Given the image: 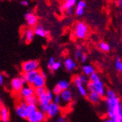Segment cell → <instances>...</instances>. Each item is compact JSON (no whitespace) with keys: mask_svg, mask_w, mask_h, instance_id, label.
I'll return each mask as SVG.
<instances>
[{"mask_svg":"<svg viewBox=\"0 0 122 122\" xmlns=\"http://www.w3.org/2000/svg\"><path fill=\"white\" fill-rule=\"evenodd\" d=\"M107 116L113 122H122V102L113 89H107L105 94Z\"/></svg>","mask_w":122,"mask_h":122,"instance_id":"obj_1","label":"cell"},{"mask_svg":"<svg viewBox=\"0 0 122 122\" xmlns=\"http://www.w3.org/2000/svg\"><path fill=\"white\" fill-rule=\"evenodd\" d=\"M88 32V27L83 21H78L75 24L73 30L74 36L77 39H84L86 37Z\"/></svg>","mask_w":122,"mask_h":122,"instance_id":"obj_2","label":"cell"},{"mask_svg":"<svg viewBox=\"0 0 122 122\" xmlns=\"http://www.w3.org/2000/svg\"><path fill=\"white\" fill-rule=\"evenodd\" d=\"M40 63L37 60H29L26 61H24L21 64V70L24 73L37 70L39 69Z\"/></svg>","mask_w":122,"mask_h":122,"instance_id":"obj_3","label":"cell"},{"mask_svg":"<svg viewBox=\"0 0 122 122\" xmlns=\"http://www.w3.org/2000/svg\"><path fill=\"white\" fill-rule=\"evenodd\" d=\"M46 118V114L37 110V111L28 116L27 120L29 122H42Z\"/></svg>","mask_w":122,"mask_h":122,"instance_id":"obj_4","label":"cell"},{"mask_svg":"<svg viewBox=\"0 0 122 122\" xmlns=\"http://www.w3.org/2000/svg\"><path fill=\"white\" fill-rule=\"evenodd\" d=\"M51 102H50L48 99L46 94L39 97H38V105H39L40 110H41L42 112L46 114V113L48 111V106Z\"/></svg>","mask_w":122,"mask_h":122,"instance_id":"obj_5","label":"cell"},{"mask_svg":"<svg viewBox=\"0 0 122 122\" xmlns=\"http://www.w3.org/2000/svg\"><path fill=\"white\" fill-rule=\"evenodd\" d=\"M26 107H27V104L25 102H22L16 106L15 113L20 118H27L28 113L26 110Z\"/></svg>","mask_w":122,"mask_h":122,"instance_id":"obj_6","label":"cell"},{"mask_svg":"<svg viewBox=\"0 0 122 122\" xmlns=\"http://www.w3.org/2000/svg\"><path fill=\"white\" fill-rule=\"evenodd\" d=\"M60 112V106L53 102H51L48 106V111L46 113V116L48 118H53L56 116Z\"/></svg>","mask_w":122,"mask_h":122,"instance_id":"obj_7","label":"cell"},{"mask_svg":"<svg viewBox=\"0 0 122 122\" xmlns=\"http://www.w3.org/2000/svg\"><path fill=\"white\" fill-rule=\"evenodd\" d=\"M20 94L24 99L30 96L35 95V88H34L31 85H29V84L25 85L23 86V88H22L21 90L20 91Z\"/></svg>","mask_w":122,"mask_h":122,"instance_id":"obj_8","label":"cell"},{"mask_svg":"<svg viewBox=\"0 0 122 122\" xmlns=\"http://www.w3.org/2000/svg\"><path fill=\"white\" fill-rule=\"evenodd\" d=\"M93 83V92H96L99 95H100L102 97H105V85L104 83L99 81L96 83Z\"/></svg>","mask_w":122,"mask_h":122,"instance_id":"obj_9","label":"cell"},{"mask_svg":"<svg viewBox=\"0 0 122 122\" xmlns=\"http://www.w3.org/2000/svg\"><path fill=\"white\" fill-rule=\"evenodd\" d=\"M24 18L26 21L27 22V24L31 26V27H34L37 26V17L31 12L26 13L24 15Z\"/></svg>","mask_w":122,"mask_h":122,"instance_id":"obj_10","label":"cell"},{"mask_svg":"<svg viewBox=\"0 0 122 122\" xmlns=\"http://www.w3.org/2000/svg\"><path fill=\"white\" fill-rule=\"evenodd\" d=\"M86 97L88 99V100L93 105L99 104L102 99V97L96 92H89Z\"/></svg>","mask_w":122,"mask_h":122,"instance_id":"obj_11","label":"cell"},{"mask_svg":"<svg viewBox=\"0 0 122 122\" xmlns=\"http://www.w3.org/2000/svg\"><path fill=\"white\" fill-rule=\"evenodd\" d=\"M86 7V2L83 0H79L76 3L75 13L77 16H82L84 14L85 8Z\"/></svg>","mask_w":122,"mask_h":122,"instance_id":"obj_12","label":"cell"},{"mask_svg":"<svg viewBox=\"0 0 122 122\" xmlns=\"http://www.w3.org/2000/svg\"><path fill=\"white\" fill-rule=\"evenodd\" d=\"M24 84L22 83L21 81L20 80L19 77H16L12 79L11 81V87H12V89L15 92H20L21 90V88H23Z\"/></svg>","mask_w":122,"mask_h":122,"instance_id":"obj_13","label":"cell"},{"mask_svg":"<svg viewBox=\"0 0 122 122\" xmlns=\"http://www.w3.org/2000/svg\"><path fill=\"white\" fill-rule=\"evenodd\" d=\"M60 97L61 99V102L65 103H70L72 100V93L69 89L62 91L60 94Z\"/></svg>","mask_w":122,"mask_h":122,"instance_id":"obj_14","label":"cell"},{"mask_svg":"<svg viewBox=\"0 0 122 122\" xmlns=\"http://www.w3.org/2000/svg\"><path fill=\"white\" fill-rule=\"evenodd\" d=\"M40 70H34V71H30L28 72L24 73L25 77L27 81V83L29 85H32L33 82H34L35 79L36 78V77L40 74Z\"/></svg>","mask_w":122,"mask_h":122,"instance_id":"obj_15","label":"cell"},{"mask_svg":"<svg viewBox=\"0 0 122 122\" xmlns=\"http://www.w3.org/2000/svg\"><path fill=\"white\" fill-rule=\"evenodd\" d=\"M34 88H39V87H45L46 86V78L43 77L41 75H40V74L36 77V78L35 79L34 82H33L32 85H31Z\"/></svg>","mask_w":122,"mask_h":122,"instance_id":"obj_16","label":"cell"},{"mask_svg":"<svg viewBox=\"0 0 122 122\" xmlns=\"http://www.w3.org/2000/svg\"><path fill=\"white\" fill-rule=\"evenodd\" d=\"M64 66L66 70L68 72H72L74 70H75L77 68V64L76 62L72 60L71 58H67L64 60Z\"/></svg>","mask_w":122,"mask_h":122,"instance_id":"obj_17","label":"cell"},{"mask_svg":"<svg viewBox=\"0 0 122 122\" xmlns=\"http://www.w3.org/2000/svg\"><path fill=\"white\" fill-rule=\"evenodd\" d=\"M35 35L41 37H46L48 35V31L46 30V29L42 25H37L34 29Z\"/></svg>","mask_w":122,"mask_h":122,"instance_id":"obj_18","label":"cell"},{"mask_svg":"<svg viewBox=\"0 0 122 122\" xmlns=\"http://www.w3.org/2000/svg\"><path fill=\"white\" fill-rule=\"evenodd\" d=\"M0 118H1L2 122H8L9 121L8 110L3 105L0 106Z\"/></svg>","mask_w":122,"mask_h":122,"instance_id":"obj_19","label":"cell"},{"mask_svg":"<svg viewBox=\"0 0 122 122\" xmlns=\"http://www.w3.org/2000/svg\"><path fill=\"white\" fill-rule=\"evenodd\" d=\"M82 72L83 75L88 77L92 73L95 72V69L91 64H85L82 66Z\"/></svg>","mask_w":122,"mask_h":122,"instance_id":"obj_20","label":"cell"},{"mask_svg":"<svg viewBox=\"0 0 122 122\" xmlns=\"http://www.w3.org/2000/svg\"><path fill=\"white\" fill-rule=\"evenodd\" d=\"M25 35V38H26V42L27 43H30L31 42V41L33 40L35 37V31L31 28H29L26 29L24 33Z\"/></svg>","mask_w":122,"mask_h":122,"instance_id":"obj_21","label":"cell"},{"mask_svg":"<svg viewBox=\"0 0 122 122\" xmlns=\"http://www.w3.org/2000/svg\"><path fill=\"white\" fill-rule=\"evenodd\" d=\"M24 102L27 105H37L38 104V97L36 95L30 96L24 99Z\"/></svg>","mask_w":122,"mask_h":122,"instance_id":"obj_22","label":"cell"},{"mask_svg":"<svg viewBox=\"0 0 122 122\" xmlns=\"http://www.w3.org/2000/svg\"><path fill=\"white\" fill-rule=\"evenodd\" d=\"M76 87L77 88V91H78L79 94L83 97H86L87 95H88V92H87V89L85 88L84 85L82 84V83H80V84H77L76 85Z\"/></svg>","mask_w":122,"mask_h":122,"instance_id":"obj_23","label":"cell"},{"mask_svg":"<svg viewBox=\"0 0 122 122\" xmlns=\"http://www.w3.org/2000/svg\"><path fill=\"white\" fill-rule=\"evenodd\" d=\"M70 82L67 81H66V80L59 81L57 83V84H56V86H57L59 88H60L62 91L66 90V89H68L69 87H70Z\"/></svg>","mask_w":122,"mask_h":122,"instance_id":"obj_24","label":"cell"},{"mask_svg":"<svg viewBox=\"0 0 122 122\" xmlns=\"http://www.w3.org/2000/svg\"><path fill=\"white\" fill-rule=\"evenodd\" d=\"M77 2V0H65L63 5H62V7L64 10L66 9L73 7L76 5Z\"/></svg>","mask_w":122,"mask_h":122,"instance_id":"obj_25","label":"cell"},{"mask_svg":"<svg viewBox=\"0 0 122 122\" xmlns=\"http://www.w3.org/2000/svg\"><path fill=\"white\" fill-rule=\"evenodd\" d=\"M98 48L103 52H109L110 51V46L105 42H100L98 43Z\"/></svg>","mask_w":122,"mask_h":122,"instance_id":"obj_26","label":"cell"},{"mask_svg":"<svg viewBox=\"0 0 122 122\" xmlns=\"http://www.w3.org/2000/svg\"><path fill=\"white\" fill-rule=\"evenodd\" d=\"M115 68L122 74V60L119 57H116L115 59Z\"/></svg>","mask_w":122,"mask_h":122,"instance_id":"obj_27","label":"cell"},{"mask_svg":"<svg viewBox=\"0 0 122 122\" xmlns=\"http://www.w3.org/2000/svg\"><path fill=\"white\" fill-rule=\"evenodd\" d=\"M83 53V47L82 46H77L76 50L75 51V59L76 60L80 59L81 56H82V54Z\"/></svg>","mask_w":122,"mask_h":122,"instance_id":"obj_28","label":"cell"},{"mask_svg":"<svg viewBox=\"0 0 122 122\" xmlns=\"http://www.w3.org/2000/svg\"><path fill=\"white\" fill-rule=\"evenodd\" d=\"M38 110L37 105H27L26 107V110H27V113H28V116L35 113V111ZM28 117V116H27Z\"/></svg>","mask_w":122,"mask_h":122,"instance_id":"obj_29","label":"cell"},{"mask_svg":"<svg viewBox=\"0 0 122 122\" xmlns=\"http://www.w3.org/2000/svg\"><path fill=\"white\" fill-rule=\"evenodd\" d=\"M88 79H89V81L92 82V83H96V82L101 81L99 75L97 73H96V72H94L91 75L88 76Z\"/></svg>","mask_w":122,"mask_h":122,"instance_id":"obj_30","label":"cell"},{"mask_svg":"<svg viewBox=\"0 0 122 122\" xmlns=\"http://www.w3.org/2000/svg\"><path fill=\"white\" fill-rule=\"evenodd\" d=\"M47 89L45 87H39V88H35V95L39 97L43 94H45L46 92Z\"/></svg>","mask_w":122,"mask_h":122,"instance_id":"obj_31","label":"cell"},{"mask_svg":"<svg viewBox=\"0 0 122 122\" xmlns=\"http://www.w3.org/2000/svg\"><path fill=\"white\" fill-rule=\"evenodd\" d=\"M78 77H79V78H80L81 83H82L83 85H86L88 82H89V79H88V76H86V75H83V74L79 75Z\"/></svg>","mask_w":122,"mask_h":122,"instance_id":"obj_32","label":"cell"},{"mask_svg":"<svg viewBox=\"0 0 122 122\" xmlns=\"http://www.w3.org/2000/svg\"><path fill=\"white\" fill-rule=\"evenodd\" d=\"M61 63L60 61H56L53 63V66H52V68H51V71H56L59 69L61 68Z\"/></svg>","mask_w":122,"mask_h":122,"instance_id":"obj_33","label":"cell"},{"mask_svg":"<svg viewBox=\"0 0 122 122\" xmlns=\"http://www.w3.org/2000/svg\"><path fill=\"white\" fill-rule=\"evenodd\" d=\"M53 101L54 103H56L57 105H59L60 106L61 103V97H60V94H56L53 96Z\"/></svg>","mask_w":122,"mask_h":122,"instance_id":"obj_34","label":"cell"},{"mask_svg":"<svg viewBox=\"0 0 122 122\" xmlns=\"http://www.w3.org/2000/svg\"><path fill=\"white\" fill-rule=\"evenodd\" d=\"M46 95L48 98V99L50 101V102H52L53 100V94L52 92H51L50 90H47L46 92Z\"/></svg>","mask_w":122,"mask_h":122,"instance_id":"obj_35","label":"cell"},{"mask_svg":"<svg viewBox=\"0 0 122 122\" xmlns=\"http://www.w3.org/2000/svg\"><path fill=\"white\" fill-rule=\"evenodd\" d=\"M61 92H62V90L60 88H59L56 85L54 86V88H53V94H54V95H56V94H60L61 93Z\"/></svg>","mask_w":122,"mask_h":122,"instance_id":"obj_36","label":"cell"},{"mask_svg":"<svg viewBox=\"0 0 122 122\" xmlns=\"http://www.w3.org/2000/svg\"><path fill=\"white\" fill-rule=\"evenodd\" d=\"M55 62V59H54V57H51L50 59H49V60H48V68L50 70H51V68H52V66H53V63Z\"/></svg>","mask_w":122,"mask_h":122,"instance_id":"obj_37","label":"cell"},{"mask_svg":"<svg viewBox=\"0 0 122 122\" xmlns=\"http://www.w3.org/2000/svg\"><path fill=\"white\" fill-rule=\"evenodd\" d=\"M87 60H88V56H87V55H86V53H83L82 54V56H81V58H80V61H81V62L82 64H85V63L87 61Z\"/></svg>","mask_w":122,"mask_h":122,"instance_id":"obj_38","label":"cell"},{"mask_svg":"<svg viewBox=\"0 0 122 122\" xmlns=\"http://www.w3.org/2000/svg\"><path fill=\"white\" fill-rule=\"evenodd\" d=\"M19 78H20V80L21 81L22 83L24 84V86H25V85L28 84V83H27V81H26V77H25L24 73V74H21V75H20V77H19Z\"/></svg>","mask_w":122,"mask_h":122,"instance_id":"obj_39","label":"cell"},{"mask_svg":"<svg viewBox=\"0 0 122 122\" xmlns=\"http://www.w3.org/2000/svg\"><path fill=\"white\" fill-rule=\"evenodd\" d=\"M73 12H74V9L73 7H70V8H68V9H66L65 10V13L66 15H71L73 14Z\"/></svg>","mask_w":122,"mask_h":122,"instance_id":"obj_40","label":"cell"},{"mask_svg":"<svg viewBox=\"0 0 122 122\" xmlns=\"http://www.w3.org/2000/svg\"><path fill=\"white\" fill-rule=\"evenodd\" d=\"M20 4L22 6H25V7H27V6H29V2L27 1V0H21V1L20 2Z\"/></svg>","mask_w":122,"mask_h":122,"instance_id":"obj_41","label":"cell"},{"mask_svg":"<svg viewBox=\"0 0 122 122\" xmlns=\"http://www.w3.org/2000/svg\"><path fill=\"white\" fill-rule=\"evenodd\" d=\"M66 118L64 117V116H60L57 118V121L56 122H66Z\"/></svg>","mask_w":122,"mask_h":122,"instance_id":"obj_42","label":"cell"},{"mask_svg":"<svg viewBox=\"0 0 122 122\" xmlns=\"http://www.w3.org/2000/svg\"><path fill=\"white\" fill-rule=\"evenodd\" d=\"M4 83V77L3 75L0 73V85H2Z\"/></svg>","mask_w":122,"mask_h":122,"instance_id":"obj_43","label":"cell"},{"mask_svg":"<svg viewBox=\"0 0 122 122\" xmlns=\"http://www.w3.org/2000/svg\"><path fill=\"white\" fill-rule=\"evenodd\" d=\"M102 122H113V121L111 119V118H105L104 120H103V121Z\"/></svg>","mask_w":122,"mask_h":122,"instance_id":"obj_44","label":"cell"},{"mask_svg":"<svg viewBox=\"0 0 122 122\" xmlns=\"http://www.w3.org/2000/svg\"><path fill=\"white\" fill-rule=\"evenodd\" d=\"M116 5H117L118 7H121V6H122V0H117V2H116Z\"/></svg>","mask_w":122,"mask_h":122,"instance_id":"obj_45","label":"cell"},{"mask_svg":"<svg viewBox=\"0 0 122 122\" xmlns=\"http://www.w3.org/2000/svg\"><path fill=\"white\" fill-rule=\"evenodd\" d=\"M40 75L43 77H45V78L46 79V72H43V71H40Z\"/></svg>","mask_w":122,"mask_h":122,"instance_id":"obj_46","label":"cell"},{"mask_svg":"<svg viewBox=\"0 0 122 122\" xmlns=\"http://www.w3.org/2000/svg\"><path fill=\"white\" fill-rule=\"evenodd\" d=\"M121 47H122V41H121Z\"/></svg>","mask_w":122,"mask_h":122,"instance_id":"obj_47","label":"cell"},{"mask_svg":"<svg viewBox=\"0 0 122 122\" xmlns=\"http://www.w3.org/2000/svg\"><path fill=\"white\" fill-rule=\"evenodd\" d=\"M121 16H122V13H121Z\"/></svg>","mask_w":122,"mask_h":122,"instance_id":"obj_48","label":"cell"}]
</instances>
